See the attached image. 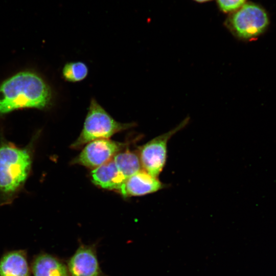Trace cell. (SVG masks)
Segmentation results:
<instances>
[{
  "mask_svg": "<svg viewBox=\"0 0 276 276\" xmlns=\"http://www.w3.org/2000/svg\"><path fill=\"white\" fill-rule=\"evenodd\" d=\"M36 132L29 143L18 146L0 135V206L9 205L24 190L31 175L36 142Z\"/></svg>",
  "mask_w": 276,
  "mask_h": 276,
  "instance_id": "cell-1",
  "label": "cell"
},
{
  "mask_svg": "<svg viewBox=\"0 0 276 276\" xmlns=\"http://www.w3.org/2000/svg\"><path fill=\"white\" fill-rule=\"evenodd\" d=\"M53 102L50 86L32 71L19 72L0 84V117L21 108L47 109Z\"/></svg>",
  "mask_w": 276,
  "mask_h": 276,
  "instance_id": "cell-2",
  "label": "cell"
},
{
  "mask_svg": "<svg viewBox=\"0 0 276 276\" xmlns=\"http://www.w3.org/2000/svg\"><path fill=\"white\" fill-rule=\"evenodd\" d=\"M134 123H121L114 120L97 101L91 98L82 131L77 139L71 145L79 148L90 142L108 139L113 134L134 127Z\"/></svg>",
  "mask_w": 276,
  "mask_h": 276,
  "instance_id": "cell-3",
  "label": "cell"
},
{
  "mask_svg": "<svg viewBox=\"0 0 276 276\" xmlns=\"http://www.w3.org/2000/svg\"><path fill=\"white\" fill-rule=\"evenodd\" d=\"M269 24L265 10L252 3L243 5L231 16L227 26L238 38L249 40L262 34Z\"/></svg>",
  "mask_w": 276,
  "mask_h": 276,
  "instance_id": "cell-4",
  "label": "cell"
},
{
  "mask_svg": "<svg viewBox=\"0 0 276 276\" xmlns=\"http://www.w3.org/2000/svg\"><path fill=\"white\" fill-rule=\"evenodd\" d=\"M189 121L190 118L187 117L172 129L152 139L140 147L139 155L143 170L152 176L158 177L166 165L169 140L184 128Z\"/></svg>",
  "mask_w": 276,
  "mask_h": 276,
  "instance_id": "cell-5",
  "label": "cell"
},
{
  "mask_svg": "<svg viewBox=\"0 0 276 276\" xmlns=\"http://www.w3.org/2000/svg\"><path fill=\"white\" fill-rule=\"evenodd\" d=\"M126 146V144L108 139L93 141L87 144L72 163L94 170L111 159Z\"/></svg>",
  "mask_w": 276,
  "mask_h": 276,
  "instance_id": "cell-6",
  "label": "cell"
},
{
  "mask_svg": "<svg viewBox=\"0 0 276 276\" xmlns=\"http://www.w3.org/2000/svg\"><path fill=\"white\" fill-rule=\"evenodd\" d=\"M65 262L70 276H107L98 260L97 243H80Z\"/></svg>",
  "mask_w": 276,
  "mask_h": 276,
  "instance_id": "cell-7",
  "label": "cell"
},
{
  "mask_svg": "<svg viewBox=\"0 0 276 276\" xmlns=\"http://www.w3.org/2000/svg\"><path fill=\"white\" fill-rule=\"evenodd\" d=\"M167 187L158 177L152 176L142 169L126 180L119 192L124 197L143 196L157 192Z\"/></svg>",
  "mask_w": 276,
  "mask_h": 276,
  "instance_id": "cell-8",
  "label": "cell"
},
{
  "mask_svg": "<svg viewBox=\"0 0 276 276\" xmlns=\"http://www.w3.org/2000/svg\"><path fill=\"white\" fill-rule=\"evenodd\" d=\"M91 177L96 185L119 192L127 180L120 172L112 158L94 169L91 172Z\"/></svg>",
  "mask_w": 276,
  "mask_h": 276,
  "instance_id": "cell-9",
  "label": "cell"
},
{
  "mask_svg": "<svg viewBox=\"0 0 276 276\" xmlns=\"http://www.w3.org/2000/svg\"><path fill=\"white\" fill-rule=\"evenodd\" d=\"M33 276H70L66 262L53 255L42 252L33 260Z\"/></svg>",
  "mask_w": 276,
  "mask_h": 276,
  "instance_id": "cell-10",
  "label": "cell"
},
{
  "mask_svg": "<svg viewBox=\"0 0 276 276\" xmlns=\"http://www.w3.org/2000/svg\"><path fill=\"white\" fill-rule=\"evenodd\" d=\"M30 272L24 250L8 252L0 260V276H31Z\"/></svg>",
  "mask_w": 276,
  "mask_h": 276,
  "instance_id": "cell-11",
  "label": "cell"
},
{
  "mask_svg": "<svg viewBox=\"0 0 276 276\" xmlns=\"http://www.w3.org/2000/svg\"><path fill=\"white\" fill-rule=\"evenodd\" d=\"M112 159L120 172L127 179L142 169L139 153L135 151L123 150Z\"/></svg>",
  "mask_w": 276,
  "mask_h": 276,
  "instance_id": "cell-12",
  "label": "cell"
},
{
  "mask_svg": "<svg viewBox=\"0 0 276 276\" xmlns=\"http://www.w3.org/2000/svg\"><path fill=\"white\" fill-rule=\"evenodd\" d=\"M88 73V66L81 61L67 62L62 70L63 78L65 81L70 82H78L83 80Z\"/></svg>",
  "mask_w": 276,
  "mask_h": 276,
  "instance_id": "cell-13",
  "label": "cell"
},
{
  "mask_svg": "<svg viewBox=\"0 0 276 276\" xmlns=\"http://www.w3.org/2000/svg\"><path fill=\"white\" fill-rule=\"evenodd\" d=\"M246 0H217L220 9L224 12L238 10L245 4Z\"/></svg>",
  "mask_w": 276,
  "mask_h": 276,
  "instance_id": "cell-14",
  "label": "cell"
},
{
  "mask_svg": "<svg viewBox=\"0 0 276 276\" xmlns=\"http://www.w3.org/2000/svg\"><path fill=\"white\" fill-rule=\"evenodd\" d=\"M197 2H199V3H203V2H208V1H210L211 0H194Z\"/></svg>",
  "mask_w": 276,
  "mask_h": 276,
  "instance_id": "cell-15",
  "label": "cell"
}]
</instances>
